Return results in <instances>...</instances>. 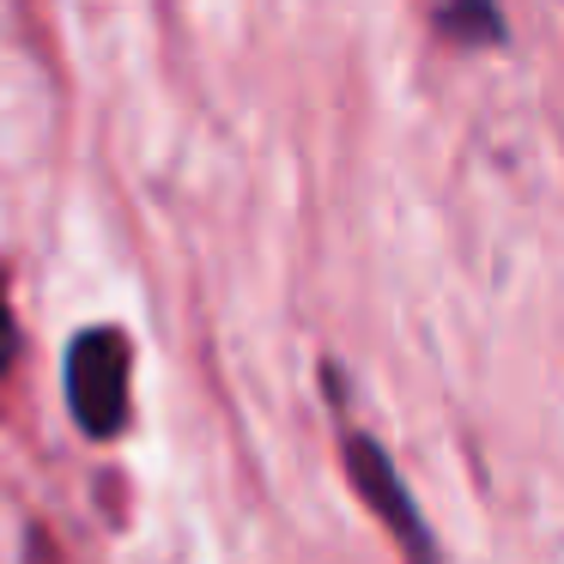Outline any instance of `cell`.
Segmentation results:
<instances>
[{"instance_id":"obj_1","label":"cell","mask_w":564,"mask_h":564,"mask_svg":"<svg viewBox=\"0 0 564 564\" xmlns=\"http://www.w3.org/2000/svg\"><path fill=\"white\" fill-rule=\"evenodd\" d=\"M67 406L86 437H116L128 425V340L116 328H91L67 352Z\"/></svg>"},{"instance_id":"obj_2","label":"cell","mask_w":564,"mask_h":564,"mask_svg":"<svg viewBox=\"0 0 564 564\" xmlns=\"http://www.w3.org/2000/svg\"><path fill=\"white\" fill-rule=\"evenodd\" d=\"M346 474H352L358 498L370 503V516H377V522L394 534V546H401L406 564H437V540H431L425 516L413 510V498H406L394 462L370 437H346Z\"/></svg>"},{"instance_id":"obj_3","label":"cell","mask_w":564,"mask_h":564,"mask_svg":"<svg viewBox=\"0 0 564 564\" xmlns=\"http://www.w3.org/2000/svg\"><path fill=\"white\" fill-rule=\"evenodd\" d=\"M437 31L449 43H503V19L491 0H449L437 13Z\"/></svg>"},{"instance_id":"obj_4","label":"cell","mask_w":564,"mask_h":564,"mask_svg":"<svg viewBox=\"0 0 564 564\" xmlns=\"http://www.w3.org/2000/svg\"><path fill=\"white\" fill-rule=\"evenodd\" d=\"M19 352V334H13V316H7V285H0V370L13 365Z\"/></svg>"}]
</instances>
